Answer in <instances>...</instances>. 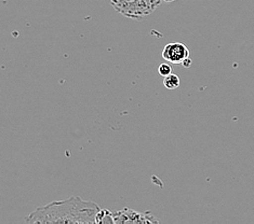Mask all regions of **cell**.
Wrapping results in <instances>:
<instances>
[{"label":"cell","instance_id":"1","mask_svg":"<svg viewBox=\"0 0 254 224\" xmlns=\"http://www.w3.org/2000/svg\"><path fill=\"white\" fill-rule=\"evenodd\" d=\"M101 211L93 202L70 197L39 207L26 218L27 223H96Z\"/></svg>","mask_w":254,"mask_h":224},{"label":"cell","instance_id":"2","mask_svg":"<svg viewBox=\"0 0 254 224\" xmlns=\"http://www.w3.org/2000/svg\"><path fill=\"white\" fill-rule=\"evenodd\" d=\"M162 0H111L118 13L133 20H141L159 7Z\"/></svg>","mask_w":254,"mask_h":224},{"label":"cell","instance_id":"3","mask_svg":"<svg viewBox=\"0 0 254 224\" xmlns=\"http://www.w3.org/2000/svg\"><path fill=\"white\" fill-rule=\"evenodd\" d=\"M114 223H159L160 220L150 213H138L130 208L113 213Z\"/></svg>","mask_w":254,"mask_h":224},{"label":"cell","instance_id":"4","mask_svg":"<svg viewBox=\"0 0 254 224\" xmlns=\"http://www.w3.org/2000/svg\"><path fill=\"white\" fill-rule=\"evenodd\" d=\"M162 57L172 64H183L190 57V51L182 42H170L163 47Z\"/></svg>","mask_w":254,"mask_h":224},{"label":"cell","instance_id":"5","mask_svg":"<svg viewBox=\"0 0 254 224\" xmlns=\"http://www.w3.org/2000/svg\"><path fill=\"white\" fill-rule=\"evenodd\" d=\"M180 83H181L180 78L174 74L169 75L163 79V86H165V88L168 90L178 89L180 87Z\"/></svg>","mask_w":254,"mask_h":224},{"label":"cell","instance_id":"6","mask_svg":"<svg viewBox=\"0 0 254 224\" xmlns=\"http://www.w3.org/2000/svg\"><path fill=\"white\" fill-rule=\"evenodd\" d=\"M96 223L105 224V223H114L113 221V213L106 209H101L98 217H96Z\"/></svg>","mask_w":254,"mask_h":224},{"label":"cell","instance_id":"7","mask_svg":"<svg viewBox=\"0 0 254 224\" xmlns=\"http://www.w3.org/2000/svg\"><path fill=\"white\" fill-rule=\"evenodd\" d=\"M158 72L160 74V76H162L163 78H165V77L172 74V67L169 64L163 63L158 67Z\"/></svg>","mask_w":254,"mask_h":224},{"label":"cell","instance_id":"8","mask_svg":"<svg viewBox=\"0 0 254 224\" xmlns=\"http://www.w3.org/2000/svg\"><path fill=\"white\" fill-rule=\"evenodd\" d=\"M191 63H192V62H191V58L190 57V58H187V59L185 60V62H184V63H183L182 65L184 66V67H185V68H189V67H190V65H191Z\"/></svg>","mask_w":254,"mask_h":224},{"label":"cell","instance_id":"9","mask_svg":"<svg viewBox=\"0 0 254 224\" xmlns=\"http://www.w3.org/2000/svg\"><path fill=\"white\" fill-rule=\"evenodd\" d=\"M162 1H165V2H172V1H175V0H162Z\"/></svg>","mask_w":254,"mask_h":224}]
</instances>
